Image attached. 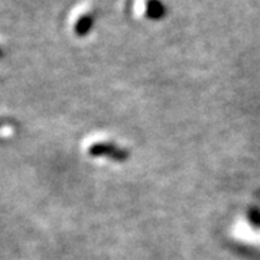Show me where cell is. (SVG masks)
I'll return each mask as SVG.
<instances>
[{
	"mask_svg": "<svg viewBox=\"0 0 260 260\" xmlns=\"http://www.w3.org/2000/svg\"><path fill=\"white\" fill-rule=\"evenodd\" d=\"M167 9L160 0H146V18L152 20H160L165 16Z\"/></svg>",
	"mask_w": 260,
	"mask_h": 260,
	"instance_id": "7a4b0ae2",
	"label": "cell"
},
{
	"mask_svg": "<svg viewBox=\"0 0 260 260\" xmlns=\"http://www.w3.org/2000/svg\"><path fill=\"white\" fill-rule=\"evenodd\" d=\"M88 153L94 158H110L116 162H124L129 159V152L113 145L110 142H99L88 148Z\"/></svg>",
	"mask_w": 260,
	"mask_h": 260,
	"instance_id": "6da1fadb",
	"label": "cell"
},
{
	"mask_svg": "<svg viewBox=\"0 0 260 260\" xmlns=\"http://www.w3.org/2000/svg\"><path fill=\"white\" fill-rule=\"evenodd\" d=\"M93 25H94L93 15L85 13V15L81 16V18H78L77 23H75V26H74L75 35H77V37H85V35H88V34H90V30H91V28H93Z\"/></svg>",
	"mask_w": 260,
	"mask_h": 260,
	"instance_id": "3957f363",
	"label": "cell"
}]
</instances>
